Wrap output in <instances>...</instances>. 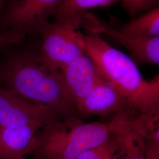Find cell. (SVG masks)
<instances>
[{
    "instance_id": "1",
    "label": "cell",
    "mask_w": 159,
    "mask_h": 159,
    "mask_svg": "<svg viewBox=\"0 0 159 159\" xmlns=\"http://www.w3.org/2000/svg\"><path fill=\"white\" fill-rule=\"evenodd\" d=\"M0 85L50 109L59 117L74 116L75 105L61 72L48 67L39 54L20 52L8 57L0 66Z\"/></svg>"
},
{
    "instance_id": "2",
    "label": "cell",
    "mask_w": 159,
    "mask_h": 159,
    "mask_svg": "<svg viewBox=\"0 0 159 159\" xmlns=\"http://www.w3.org/2000/svg\"><path fill=\"white\" fill-rule=\"evenodd\" d=\"M82 34L85 53L104 79L124 97L127 106L141 112L159 106V77L144 79L135 62L109 45L99 34Z\"/></svg>"
},
{
    "instance_id": "3",
    "label": "cell",
    "mask_w": 159,
    "mask_h": 159,
    "mask_svg": "<svg viewBox=\"0 0 159 159\" xmlns=\"http://www.w3.org/2000/svg\"><path fill=\"white\" fill-rule=\"evenodd\" d=\"M111 133L110 124L85 123L74 116L41 127L35 137L31 154L37 159H75L105 142Z\"/></svg>"
},
{
    "instance_id": "4",
    "label": "cell",
    "mask_w": 159,
    "mask_h": 159,
    "mask_svg": "<svg viewBox=\"0 0 159 159\" xmlns=\"http://www.w3.org/2000/svg\"><path fill=\"white\" fill-rule=\"evenodd\" d=\"M81 17L48 22L40 31L43 40L38 54L52 69L61 72L85 54L80 31Z\"/></svg>"
},
{
    "instance_id": "5",
    "label": "cell",
    "mask_w": 159,
    "mask_h": 159,
    "mask_svg": "<svg viewBox=\"0 0 159 159\" xmlns=\"http://www.w3.org/2000/svg\"><path fill=\"white\" fill-rule=\"evenodd\" d=\"M64 0H10L1 18L3 31L38 33Z\"/></svg>"
},
{
    "instance_id": "6",
    "label": "cell",
    "mask_w": 159,
    "mask_h": 159,
    "mask_svg": "<svg viewBox=\"0 0 159 159\" xmlns=\"http://www.w3.org/2000/svg\"><path fill=\"white\" fill-rule=\"evenodd\" d=\"M54 111L0 85V127L39 125L59 120Z\"/></svg>"
},
{
    "instance_id": "7",
    "label": "cell",
    "mask_w": 159,
    "mask_h": 159,
    "mask_svg": "<svg viewBox=\"0 0 159 159\" xmlns=\"http://www.w3.org/2000/svg\"><path fill=\"white\" fill-rule=\"evenodd\" d=\"M81 27L87 31L111 36L129 51L137 63L159 64V36L146 37L125 33L87 12L82 16Z\"/></svg>"
},
{
    "instance_id": "8",
    "label": "cell",
    "mask_w": 159,
    "mask_h": 159,
    "mask_svg": "<svg viewBox=\"0 0 159 159\" xmlns=\"http://www.w3.org/2000/svg\"><path fill=\"white\" fill-rule=\"evenodd\" d=\"M61 73L64 87L75 107L102 77L93 60L86 54L70 64Z\"/></svg>"
},
{
    "instance_id": "9",
    "label": "cell",
    "mask_w": 159,
    "mask_h": 159,
    "mask_svg": "<svg viewBox=\"0 0 159 159\" xmlns=\"http://www.w3.org/2000/svg\"><path fill=\"white\" fill-rule=\"evenodd\" d=\"M127 106L125 98L101 77L90 93L76 105V110L80 113L102 117L123 112Z\"/></svg>"
},
{
    "instance_id": "10",
    "label": "cell",
    "mask_w": 159,
    "mask_h": 159,
    "mask_svg": "<svg viewBox=\"0 0 159 159\" xmlns=\"http://www.w3.org/2000/svg\"><path fill=\"white\" fill-rule=\"evenodd\" d=\"M39 125L0 127V159H16L31 154Z\"/></svg>"
},
{
    "instance_id": "11",
    "label": "cell",
    "mask_w": 159,
    "mask_h": 159,
    "mask_svg": "<svg viewBox=\"0 0 159 159\" xmlns=\"http://www.w3.org/2000/svg\"><path fill=\"white\" fill-rule=\"evenodd\" d=\"M127 34L140 37L159 36V8L156 7L145 14L116 27Z\"/></svg>"
},
{
    "instance_id": "12",
    "label": "cell",
    "mask_w": 159,
    "mask_h": 159,
    "mask_svg": "<svg viewBox=\"0 0 159 159\" xmlns=\"http://www.w3.org/2000/svg\"><path fill=\"white\" fill-rule=\"evenodd\" d=\"M121 0H64L51 16L55 21L81 17L87 11L111 6Z\"/></svg>"
},
{
    "instance_id": "13",
    "label": "cell",
    "mask_w": 159,
    "mask_h": 159,
    "mask_svg": "<svg viewBox=\"0 0 159 159\" xmlns=\"http://www.w3.org/2000/svg\"><path fill=\"white\" fill-rule=\"evenodd\" d=\"M118 145L112 133L108 139L96 148L81 154L75 159H118Z\"/></svg>"
},
{
    "instance_id": "14",
    "label": "cell",
    "mask_w": 159,
    "mask_h": 159,
    "mask_svg": "<svg viewBox=\"0 0 159 159\" xmlns=\"http://www.w3.org/2000/svg\"><path fill=\"white\" fill-rule=\"evenodd\" d=\"M157 0H121L123 6L131 17L152 7Z\"/></svg>"
},
{
    "instance_id": "15",
    "label": "cell",
    "mask_w": 159,
    "mask_h": 159,
    "mask_svg": "<svg viewBox=\"0 0 159 159\" xmlns=\"http://www.w3.org/2000/svg\"><path fill=\"white\" fill-rule=\"evenodd\" d=\"M25 36L22 32L13 30L0 31V50L20 44Z\"/></svg>"
},
{
    "instance_id": "16",
    "label": "cell",
    "mask_w": 159,
    "mask_h": 159,
    "mask_svg": "<svg viewBox=\"0 0 159 159\" xmlns=\"http://www.w3.org/2000/svg\"><path fill=\"white\" fill-rule=\"evenodd\" d=\"M5 3H6V0H0V31H3L2 30V27H1V18L4 10L5 9Z\"/></svg>"
},
{
    "instance_id": "17",
    "label": "cell",
    "mask_w": 159,
    "mask_h": 159,
    "mask_svg": "<svg viewBox=\"0 0 159 159\" xmlns=\"http://www.w3.org/2000/svg\"><path fill=\"white\" fill-rule=\"evenodd\" d=\"M119 159H145L144 155H131L120 157Z\"/></svg>"
},
{
    "instance_id": "18",
    "label": "cell",
    "mask_w": 159,
    "mask_h": 159,
    "mask_svg": "<svg viewBox=\"0 0 159 159\" xmlns=\"http://www.w3.org/2000/svg\"><path fill=\"white\" fill-rule=\"evenodd\" d=\"M25 159L24 157H18V158H17V159Z\"/></svg>"
},
{
    "instance_id": "19",
    "label": "cell",
    "mask_w": 159,
    "mask_h": 159,
    "mask_svg": "<svg viewBox=\"0 0 159 159\" xmlns=\"http://www.w3.org/2000/svg\"><path fill=\"white\" fill-rule=\"evenodd\" d=\"M9 1H10V0H9Z\"/></svg>"
}]
</instances>
